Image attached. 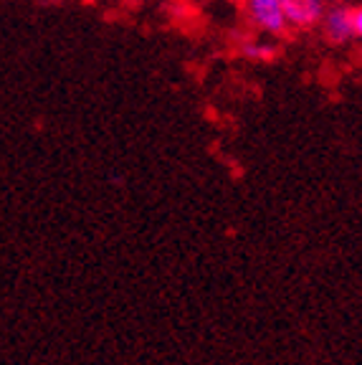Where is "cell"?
<instances>
[{
	"label": "cell",
	"mask_w": 362,
	"mask_h": 365,
	"mask_svg": "<svg viewBox=\"0 0 362 365\" xmlns=\"http://www.w3.org/2000/svg\"><path fill=\"white\" fill-rule=\"evenodd\" d=\"M324 36H327L329 43H345L350 38V26H347L345 11H332L324 21Z\"/></svg>",
	"instance_id": "3"
},
{
	"label": "cell",
	"mask_w": 362,
	"mask_h": 365,
	"mask_svg": "<svg viewBox=\"0 0 362 365\" xmlns=\"http://www.w3.org/2000/svg\"><path fill=\"white\" fill-rule=\"evenodd\" d=\"M284 21L294 23L296 29H311L322 18V0H279Z\"/></svg>",
	"instance_id": "1"
},
{
	"label": "cell",
	"mask_w": 362,
	"mask_h": 365,
	"mask_svg": "<svg viewBox=\"0 0 362 365\" xmlns=\"http://www.w3.org/2000/svg\"><path fill=\"white\" fill-rule=\"evenodd\" d=\"M233 3H236V6H244V3H246V0H233Z\"/></svg>",
	"instance_id": "5"
},
{
	"label": "cell",
	"mask_w": 362,
	"mask_h": 365,
	"mask_svg": "<svg viewBox=\"0 0 362 365\" xmlns=\"http://www.w3.org/2000/svg\"><path fill=\"white\" fill-rule=\"evenodd\" d=\"M246 3H251V13H254V18L264 29L274 31V34H281L284 13L281 6H279V0H246Z\"/></svg>",
	"instance_id": "2"
},
{
	"label": "cell",
	"mask_w": 362,
	"mask_h": 365,
	"mask_svg": "<svg viewBox=\"0 0 362 365\" xmlns=\"http://www.w3.org/2000/svg\"><path fill=\"white\" fill-rule=\"evenodd\" d=\"M345 16H347V26H350V34L352 36H360L362 34V8L360 6L347 8Z\"/></svg>",
	"instance_id": "4"
}]
</instances>
